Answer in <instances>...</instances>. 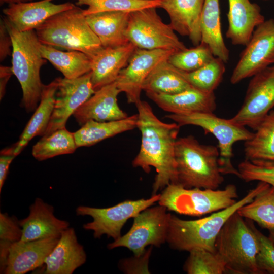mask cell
Returning a JSON list of instances; mask_svg holds the SVG:
<instances>
[{"mask_svg": "<svg viewBox=\"0 0 274 274\" xmlns=\"http://www.w3.org/2000/svg\"><path fill=\"white\" fill-rule=\"evenodd\" d=\"M159 205L149 207L133 218V224L124 235L107 245L109 249L125 247L140 256L149 245L160 247L166 242L171 215Z\"/></svg>", "mask_w": 274, "mask_h": 274, "instance_id": "cell-10", "label": "cell"}, {"mask_svg": "<svg viewBox=\"0 0 274 274\" xmlns=\"http://www.w3.org/2000/svg\"><path fill=\"white\" fill-rule=\"evenodd\" d=\"M237 212L267 229L274 228V187L270 185Z\"/></svg>", "mask_w": 274, "mask_h": 274, "instance_id": "cell-33", "label": "cell"}, {"mask_svg": "<svg viewBox=\"0 0 274 274\" xmlns=\"http://www.w3.org/2000/svg\"><path fill=\"white\" fill-rule=\"evenodd\" d=\"M135 106L137 128L142 138L139 152L132 164L147 173L151 166L155 168L157 174L152 186V195H155L169 184L177 183L175 148L181 126L176 122L161 121L145 101L141 100Z\"/></svg>", "mask_w": 274, "mask_h": 274, "instance_id": "cell-1", "label": "cell"}, {"mask_svg": "<svg viewBox=\"0 0 274 274\" xmlns=\"http://www.w3.org/2000/svg\"><path fill=\"white\" fill-rule=\"evenodd\" d=\"M15 156L1 155L0 157V192L7 179L10 165Z\"/></svg>", "mask_w": 274, "mask_h": 274, "instance_id": "cell-43", "label": "cell"}, {"mask_svg": "<svg viewBox=\"0 0 274 274\" xmlns=\"http://www.w3.org/2000/svg\"><path fill=\"white\" fill-rule=\"evenodd\" d=\"M274 63V19L265 20L254 30L239 56L230 82L236 84Z\"/></svg>", "mask_w": 274, "mask_h": 274, "instance_id": "cell-13", "label": "cell"}, {"mask_svg": "<svg viewBox=\"0 0 274 274\" xmlns=\"http://www.w3.org/2000/svg\"><path fill=\"white\" fill-rule=\"evenodd\" d=\"M183 269L188 274H222L226 272L222 258L216 252L203 249L190 251Z\"/></svg>", "mask_w": 274, "mask_h": 274, "instance_id": "cell-36", "label": "cell"}, {"mask_svg": "<svg viewBox=\"0 0 274 274\" xmlns=\"http://www.w3.org/2000/svg\"><path fill=\"white\" fill-rule=\"evenodd\" d=\"M269 232V237L272 241L274 243V228H270L268 229Z\"/></svg>", "mask_w": 274, "mask_h": 274, "instance_id": "cell-46", "label": "cell"}, {"mask_svg": "<svg viewBox=\"0 0 274 274\" xmlns=\"http://www.w3.org/2000/svg\"><path fill=\"white\" fill-rule=\"evenodd\" d=\"M274 107V65L269 66L252 77L243 104L230 120L255 130Z\"/></svg>", "mask_w": 274, "mask_h": 274, "instance_id": "cell-12", "label": "cell"}, {"mask_svg": "<svg viewBox=\"0 0 274 274\" xmlns=\"http://www.w3.org/2000/svg\"><path fill=\"white\" fill-rule=\"evenodd\" d=\"M226 36L235 45L246 46L255 29L265 21L260 7L250 0H228Z\"/></svg>", "mask_w": 274, "mask_h": 274, "instance_id": "cell-22", "label": "cell"}, {"mask_svg": "<svg viewBox=\"0 0 274 274\" xmlns=\"http://www.w3.org/2000/svg\"><path fill=\"white\" fill-rule=\"evenodd\" d=\"M180 126L187 125L201 127L206 133L213 134L218 142L219 162L224 174H233L239 177V173L233 166V144L238 141H246L254 134L245 126L236 125L230 119L219 118L213 113H194L185 114H170L165 116Z\"/></svg>", "mask_w": 274, "mask_h": 274, "instance_id": "cell-8", "label": "cell"}, {"mask_svg": "<svg viewBox=\"0 0 274 274\" xmlns=\"http://www.w3.org/2000/svg\"><path fill=\"white\" fill-rule=\"evenodd\" d=\"M192 87L187 72L174 66L167 59L152 71L144 83L143 90L146 93L172 94Z\"/></svg>", "mask_w": 274, "mask_h": 274, "instance_id": "cell-28", "label": "cell"}, {"mask_svg": "<svg viewBox=\"0 0 274 274\" xmlns=\"http://www.w3.org/2000/svg\"><path fill=\"white\" fill-rule=\"evenodd\" d=\"M57 79L53 111L43 136L65 128L70 117L95 92L91 80V71L76 78Z\"/></svg>", "mask_w": 274, "mask_h": 274, "instance_id": "cell-14", "label": "cell"}, {"mask_svg": "<svg viewBox=\"0 0 274 274\" xmlns=\"http://www.w3.org/2000/svg\"><path fill=\"white\" fill-rule=\"evenodd\" d=\"M40 48L43 57L50 61L65 78H76L91 71V59L82 52L62 51L41 43Z\"/></svg>", "mask_w": 274, "mask_h": 274, "instance_id": "cell-31", "label": "cell"}, {"mask_svg": "<svg viewBox=\"0 0 274 274\" xmlns=\"http://www.w3.org/2000/svg\"><path fill=\"white\" fill-rule=\"evenodd\" d=\"M201 43L207 45L213 55L227 63L229 51L221 32L219 0H204L200 19Z\"/></svg>", "mask_w": 274, "mask_h": 274, "instance_id": "cell-27", "label": "cell"}, {"mask_svg": "<svg viewBox=\"0 0 274 274\" xmlns=\"http://www.w3.org/2000/svg\"><path fill=\"white\" fill-rule=\"evenodd\" d=\"M152 247L146 250L140 256L124 259L120 261L119 267L125 273H150L149 270V261Z\"/></svg>", "mask_w": 274, "mask_h": 274, "instance_id": "cell-41", "label": "cell"}, {"mask_svg": "<svg viewBox=\"0 0 274 274\" xmlns=\"http://www.w3.org/2000/svg\"><path fill=\"white\" fill-rule=\"evenodd\" d=\"M246 160L274 163V111L262 120L253 136L245 141Z\"/></svg>", "mask_w": 274, "mask_h": 274, "instance_id": "cell-30", "label": "cell"}, {"mask_svg": "<svg viewBox=\"0 0 274 274\" xmlns=\"http://www.w3.org/2000/svg\"><path fill=\"white\" fill-rule=\"evenodd\" d=\"M244 218L236 211L228 219L216 238L215 252L225 262L226 272L260 274L256 263L258 241Z\"/></svg>", "mask_w": 274, "mask_h": 274, "instance_id": "cell-6", "label": "cell"}, {"mask_svg": "<svg viewBox=\"0 0 274 274\" xmlns=\"http://www.w3.org/2000/svg\"><path fill=\"white\" fill-rule=\"evenodd\" d=\"M35 30L41 44L79 51L91 59L104 48L77 5L50 17Z\"/></svg>", "mask_w": 274, "mask_h": 274, "instance_id": "cell-5", "label": "cell"}, {"mask_svg": "<svg viewBox=\"0 0 274 274\" xmlns=\"http://www.w3.org/2000/svg\"><path fill=\"white\" fill-rule=\"evenodd\" d=\"M156 7H149L129 13L126 36L136 48L163 49L175 52L187 48L169 24H165Z\"/></svg>", "mask_w": 274, "mask_h": 274, "instance_id": "cell-9", "label": "cell"}, {"mask_svg": "<svg viewBox=\"0 0 274 274\" xmlns=\"http://www.w3.org/2000/svg\"><path fill=\"white\" fill-rule=\"evenodd\" d=\"M19 220L15 216L0 213V273H4L12 246L22 237Z\"/></svg>", "mask_w": 274, "mask_h": 274, "instance_id": "cell-38", "label": "cell"}, {"mask_svg": "<svg viewBox=\"0 0 274 274\" xmlns=\"http://www.w3.org/2000/svg\"><path fill=\"white\" fill-rule=\"evenodd\" d=\"M57 78L43 87L39 105L27 123L18 141L1 151V155L17 156L35 136H43L49 124L54 108L58 88Z\"/></svg>", "mask_w": 274, "mask_h": 274, "instance_id": "cell-21", "label": "cell"}, {"mask_svg": "<svg viewBox=\"0 0 274 274\" xmlns=\"http://www.w3.org/2000/svg\"><path fill=\"white\" fill-rule=\"evenodd\" d=\"M59 238L19 241L11 247L4 274H25L42 266Z\"/></svg>", "mask_w": 274, "mask_h": 274, "instance_id": "cell-19", "label": "cell"}, {"mask_svg": "<svg viewBox=\"0 0 274 274\" xmlns=\"http://www.w3.org/2000/svg\"><path fill=\"white\" fill-rule=\"evenodd\" d=\"M215 56L210 48L200 43L192 48H186L172 54L168 61L174 66L186 72L196 70L211 61Z\"/></svg>", "mask_w": 274, "mask_h": 274, "instance_id": "cell-37", "label": "cell"}, {"mask_svg": "<svg viewBox=\"0 0 274 274\" xmlns=\"http://www.w3.org/2000/svg\"><path fill=\"white\" fill-rule=\"evenodd\" d=\"M33 0H0V4L1 5L4 4L10 5L12 4L31 2Z\"/></svg>", "mask_w": 274, "mask_h": 274, "instance_id": "cell-45", "label": "cell"}, {"mask_svg": "<svg viewBox=\"0 0 274 274\" xmlns=\"http://www.w3.org/2000/svg\"><path fill=\"white\" fill-rule=\"evenodd\" d=\"M29 210L28 215L19 221L22 230L21 241L59 238L62 232L70 226L68 221L55 216L52 206L40 198L35 199Z\"/></svg>", "mask_w": 274, "mask_h": 274, "instance_id": "cell-17", "label": "cell"}, {"mask_svg": "<svg viewBox=\"0 0 274 274\" xmlns=\"http://www.w3.org/2000/svg\"><path fill=\"white\" fill-rule=\"evenodd\" d=\"M175 52L169 50L136 48L127 65L120 71L115 81L121 92L125 94L128 103L136 105L141 100L143 86L150 73Z\"/></svg>", "mask_w": 274, "mask_h": 274, "instance_id": "cell-15", "label": "cell"}, {"mask_svg": "<svg viewBox=\"0 0 274 274\" xmlns=\"http://www.w3.org/2000/svg\"><path fill=\"white\" fill-rule=\"evenodd\" d=\"M160 197V194H158L152 195L148 199L126 200L104 208L79 206L76 209V214L77 216H89L92 218V221L84 224L83 228L93 231L95 238L106 235L114 241L121 236V229L128 219L158 202Z\"/></svg>", "mask_w": 274, "mask_h": 274, "instance_id": "cell-11", "label": "cell"}, {"mask_svg": "<svg viewBox=\"0 0 274 274\" xmlns=\"http://www.w3.org/2000/svg\"><path fill=\"white\" fill-rule=\"evenodd\" d=\"M13 74L12 66L1 65L0 67V98L4 97L7 82Z\"/></svg>", "mask_w": 274, "mask_h": 274, "instance_id": "cell-44", "label": "cell"}, {"mask_svg": "<svg viewBox=\"0 0 274 274\" xmlns=\"http://www.w3.org/2000/svg\"><path fill=\"white\" fill-rule=\"evenodd\" d=\"M76 5L87 6L84 16L102 12H131L149 7L160 8L162 0H74Z\"/></svg>", "mask_w": 274, "mask_h": 274, "instance_id": "cell-34", "label": "cell"}, {"mask_svg": "<svg viewBox=\"0 0 274 274\" xmlns=\"http://www.w3.org/2000/svg\"><path fill=\"white\" fill-rule=\"evenodd\" d=\"M175 153L176 184L185 188L217 189L223 182L217 147L201 144L190 135L177 139Z\"/></svg>", "mask_w": 274, "mask_h": 274, "instance_id": "cell-3", "label": "cell"}, {"mask_svg": "<svg viewBox=\"0 0 274 274\" xmlns=\"http://www.w3.org/2000/svg\"><path fill=\"white\" fill-rule=\"evenodd\" d=\"M13 43L10 35L3 19L0 23V60L3 61L8 56L12 54Z\"/></svg>", "mask_w": 274, "mask_h": 274, "instance_id": "cell-42", "label": "cell"}, {"mask_svg": "<svg viewBox=\"0 0 274 274\" xmlns=\"http://www.w3.org/2000/svg\"><path fill=\"white\" fill-rule=\"evenodd\" d=\"M83 246L78 241L74 228L61 233L52 251L45 259L44 274H72L86 261Z\"/></svg>", "mask_w": 274, "mask_h": 274, "instance_id": "cell-20", "label": "cell"}, {"mask_svg": "<svg viewBox=\"0 0 274 274\" xmlns=\"http://www.w3.org/2000/svg\"><path fill=\"white\" fill-rule=\"evenodd\" d=\"M204 0H162L160 8L167 13L169 25L195 46L201 41L200 19Z\"/></svg>", "mask_w": 274, "mask_h": 274, "instance_id": "cell-24", "label": "cell"}, {"mask_svg": "<svg viewBox=\"0 0 274 274\" xmlns=\"http://www.w3.org/2000/svg\"><path fill=\"white\" fill-rule=\"evenodd\" d=\"M237 197V188L233 184H229L222 190H216L185 188L171 183L163 189L158 204L180 214L200 216L231 206Z\"/></svg>", "mask_w": 274, "mask_h": 274, "instance_id": "cell-7", "label": "cell"}, {"mask_svg": "<svg viewBox=\"0 0 274 274\" xmlns=\"http://www.w3.org/2000/svg\"><path fill=\"white\" fill-rule=\"evenodd\" d=\"M246 219L258 241L256 263L260 274H274V243L255 227L252 220Z\"/></svg>", "mask_w": 274, "mask_h": 274, "instance_id": "cell-39", "label": "cell"}, {"mask_svg": "<svg viewBox=\"0 0 274 274\" xmlns=\"http://www.w3.org/2000/svg\"><path fill=\"white\" fill-rule=\"evenodd\" d=\"M138 114L121 120L98 122L91 120L73 132L77 147H88L106 139L137 128Z\"/></svg>", "mask_w": 274, "mask_h": 274, "instance_id": "cell-29", "label": "cell"}, {"mask_svg": "<svg viewBox=\"0 0 274 274\" xmlns=\"http://www.w3.org/2000/svg\"><path fill=\"white\" fill-rule=\"evenodd\" d=\"M129 13L122 11L102 12L85 17L102 46L116 47L129 43L126 36Z\"/></svg>", "mask_w": 274, "mask_h": 274, "instance_id": "cell-26", "label": "cell"}, {"mask_svg": "<svg viewBox=\"0 0 274 274\" xmlns=\"http://www.w3.org/2000/svg\"><path fill=\"white\" fill-rule=\"evenodd\" d=\"M239 177L247 182L259 181L274 187V163L251 162L245 160L238 165Z\"/></svg>", "mask_w": 274, "mask_h": 274, "instance_id": "cell-40", "label": "cell"}, {"mask_svg": "<svg viewBox=\"0 0 274 274\" xmlns=\"http://www.w3.org/2000/svg\"><path fill=\"white\" fill-rule=\"evenodd\" d=\"M225 71V62L215 57L199 68L187 72V78L193 87L204 92L212 93L222 81Z\"/></svg>", "mask_w": 274, "mask_h": 274, "instance_id": "cell-35", "label": "cell"}, {"mask_svg": "<svg viewBox=\"0 0 274 274\" xmlns=\"http://www.w3.org/2000/svg\"><path fill=\"white\" fill-rule=\"evenodd\" d=\"M77 148L73 132L63 128L43 136L33 146L32 155L41 161L60 155L72 154Z\"/></svg>", "mask_w": 274, "mask_h": 274, "instance_id": "cell-32", "label": "cell"}, {"mask_svg": "<svg viewBox=\"0 0 274 274\" xmlns=\"http://www.w3.org/2000/svg\"><path fill=\"white\" fill-rule=\"evenodd\" d=\"M12 40V68L22 90V107L27 112L35 111L40 102L44 84L41 67L46 63L40 50L35 30L20 31L3 18Z\"/></svg>", "mask_w": 274, "mask_h": 274, "instance_id": "cell-4", "label": "cell"}, {"mask_svg": "<svg viewBox=\"0 0 274 274\" xmlns=\"http://www.w3.org/2000/svg\"><path fill=\"white\" fill-rule=\"evenodd\" d=\"M135 49L130 42L121 46L104 48L91 59V80L95 91L116 81Z\"/></svg>", "mask_w": 274, "mask_h": 274, "instance_id": "cell-25", "label": "cell"}, {"mask_svg": "<svg viewBox=\"0 0 274 274\" xmlns=\"http://www.w3.org/2000/svg\"><path fill=\"white\" fill-rule=\"evenodd\" d=\"M53 0H39L8 5L3 10L5 18L20 31L36 30L52 16L73 8L71 2L56 4Z\"/></svg>", "mask_w": 274, "mask_h": 274, "instance_id": "cell-16", "label": "cell"}, {"mask_svg": "<svg viewBox=\"0 0 274 274\" xmlns=\"http://www.w3.org/2000/svg\"><path fill=\"white\" fill-rule=\"evenodd\" d=\"M269 186L266 182L259 181L254 188L234 204L201 219L185 220L171 215L166 242L172 248L180 251L189 252L203 249L215 252L216 238L228 219Z\"/></svg>", "mask_w": 274, "mask_h": 274, "instance_id": "cell-2", "label": "cell"}, {"mask_svg": "<svg viewBox=\"0 0 274 274\" xmlns=\"http://www.w3.org/2000/svg\"><path fill=\"white\" fill-rule=\"evenodd\" d=\"M146 94L159 108L170 114L213 113L216 108L214 92H204L194 87L175 94Z\"/></svg>", "mask_w": 274, "mask_h": 274, "instance_id": "cell-23", "label": "cell"}, {"mask_svg": "<svg viewBox=\"0 0 274 274\" xmlns=\"http://www.w3.org/2000/svg\"><path fill=\"white\" fill-rule=\"evenodd\" d=\"M120 93L115 82L101 87L74 113L76 121L82 126L91 120L107 122L127 118V113L118 104L117 96Z\"/></svg>", "mask_w": 274, "mask_h": 274, "instance_id": "cell-18", "label": "cell"}]
</instances>
